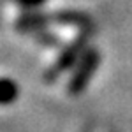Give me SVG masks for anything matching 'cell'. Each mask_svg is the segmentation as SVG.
I'll return each instance as SVG.
<instances>
[{
    "label": "cell",
    "mask_w": 132,
    "mask_h": 132,
    "mask_svg": "<svg viewBox=\"0 0 132 132\" xmlns=\"http://www.w3.org/2000/svg\"><path fill=\"white\" fill-rule=\"evenodd\" d=\"M18 97V85L7 78H0V104H11Z\"/></svg>",
    "instance_id": "obj_1"
}]
</instances>
